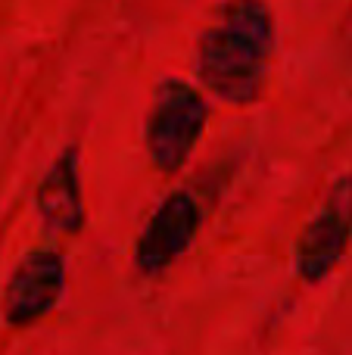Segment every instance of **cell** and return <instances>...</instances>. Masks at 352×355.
I'll return each instance as SVG.
<instances>
[{"label": "cell", "instance_id": "4", "mask_svg": "<svg viewBox=\"0 0 352 355\" xmlns=\"http://www.w3.org/2000/svg\"><path fill=\"white\" fill-rule=\"evenodd\" d=\"M203 221V209H200L197 196L187 190H175L166 196L159 209L150 215L143 225L141 237L134 246V265L141 275L153 277L162 275L168 265H175L187 250H191L193 237Z\"/></svg>", "mask_w": 352, "mask_h": 355}, {"label": "cell", "instance_id": "1", "mask_svg": "<svg viewBox=\"0 0 352 355\" xmlns=\"http://www.w3.org/2000/svg\"><path fill=\"white\" fill-rule=\"evenodd\" d=\"M274 50L265 0H222L197 41V75L209 94L234 106L262 97Z\"/></svg>", "mask_w": 352, "mask_h": 355}, {"label": "cell", "instance_id": "2", "mask_svg": "<svg viewBox=\"0 0 352 355\" xmlns=\"http://www.w3.org/2000/svg\"><path fill=\"white\" fill-rule=\"evenodd\" d=\"M209 122V103L203 91L181 78H162L153 94L143 141L153 166L166 175H178L187 166Z\"/></svg>", "mask_w": 352, "mask_h": 355}, {"label": "cell", "instance_id": "3", "mask_svg": "<svg viewBox=\"0 0 352 355\" xmlns=\"http://www.w3.org/2000/svg\"><path fill=\"white\" fill-rule=\"evenodd\" d=\"M352 240V175L331 184L322 209L303 227L297 243V275L306 284H318L340 265Z\"/></svg>", "mask_w": 352, "mask_h": 355}, {"label": "cell", "instance_id": "6", "mask_svg": "<svg viewBox=\"0 0 352 355\" xmlns=\"http://www.w3.org/2000/svg\"><path fill=\"white\" fill-rule=\"evenodd\" d=\"M35 202L47 231L66 234V237L81 234V227H85V193H81V159L75 147H69L47 168L44 181L37 184Z\"/></svg>", "mask_w": 352, "mask_h": 355}, {"label": "cell", "instance_id": "5", "mask_svg": "<svg viewBox=\"0 0 352 355\" xmlns=\"http://www.w3.org/2000/svg\"><path fill=\"white\" fill-rule=\"evenodd\" d=\"M66 287V265L56 250H37L19 262L3 293V318L10 327L41 321L60 302Z\"/></svg>", "mask_w": 352, "mask_h": 355}]
</instances>
